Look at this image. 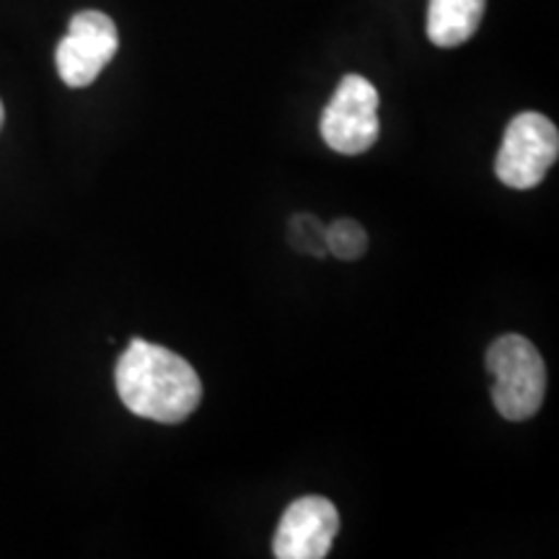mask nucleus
<instances>
[{
	"label": "nucleus",
	"instance_id": "5",
	"mask_svg": "<svg viewBox=\"0 0 559 559\" xmlns=\"http://www.w3.org/2000/svg\"><path fill=\"white\" fill-rule=\"evenodd\" d=\"M120 47L115 21L102 11H81L70 19L68 34L55 52L58 73L66 86L86 88L115 60Z\"/></svg>",
	"mask_w": 559,
	"mask_h": 559
},
{
	"label": "nucleus",
	"instance_id": "3",
	"mask_svg": "<svg viewBox=\"0 0 559 559\" xmlns=\"http://www.w3.org/2000/svg\"><path fill=\"white\" fill-rule=\"evenodd\" d=\"M557 124L539 111H521L510 120L502 135L495 174L510 190H534L557 164Z\"/></svg>",
	"mask_w": 559,
	"mask_h": 559
},
{
	"label": "nucleus",
	"instance_id": "1",
	"mask_svg": "<svg viewBox=\"0 0 559 559\" xmlns=\"http://www.w3.org/2000/svg\"><path fill=\"white\" fill-rule=\"evenodd\" d=\"M117 394L132 415L160 425L185 423L202 402L198 370L169 347L132 340L115 368Z\"/></svg>",
	"mask_w": 559,
	"mask_h": 559
},
{
	"label": "nucleus",
	"instance_id": "8",
	"mask_svg": "<svg viewBox=\"0 0 559 559\" xmlns=\"http://www.w3.org/2000/svg\"><path fill=\"white\" fill-rule=\"evenodd\" d=\"M368 249V234L358 221L337 218L326 226V251L337 260H360Z\"/></svg>",
	"mask_w": 559,
	"mask_h": 559
},
{
	"label": "nucleus",
	"instance_id": "10",
	"mask_svg": "<svg viewBox=\"0 0 559 559\" xmlns=\"http://www.w3.org/2000/svg\"><path fill=\"white\" fill-rule=\"evenodd\" d=\"M5 122V109H3V102H0V128H3Z\"/></svg>",
	"mask_w": 559,
	"mask_h": 559
},
{
	"label": "nucleus",
	"instance_id": "9",
	"mask_svg": "<svg viewBox=\"0 0 559 559\" xmlns=\"http://www.w3.org/2000/svg\"><path fill=\"white\" fill-rule=\"evenodd\" d=\"M288 239L293 243V249L304 251L309 257H326V226L313 215H293V221L288 223Z\"/></svg>",
	"mask_w": 559,
	"mask_h": 559
},
{
	"label": "nucleus",
	"instance_id": "4",
	"mask_svg": "<svg viewBox=\"0 0 559 559\" xmlns=\"http://www.w3.org/2000/svg\"><path fill=\"white\" fill-rule=\"evenodd\" d=\"M321 138L342 156H360L379 140V91L362 75H345L319 122Z\"/></svg>",
	"mask_w": 559,
	"mask_h": 559
},
{
	"label": "nucleus",
	"instance_id": "2",
	"mask_svg": "<svg viewBox=\"0 0 559 559\" xmlns=\"http://www.w3.org/2000/svg\"><path fill=\"white\" fill-rule=\"evenodd\" d=\"M495 407L510 423H523L542 409L547 394V366L534 342L521 334H502L487 349Z\"/></svg>",
	"mask_w": 559,
	"mask_h": 559
},
{
	"label": "nucleus",
	"instance_id": "7",
	"mask_svg": "<svg viewBox=\"0 0 559 559\" xmlns=\"http://www.w3.org/2000/svg\"><path fill=\"white\" fill-rule=\"evenodd\" d=\"M487 0H430L428 37L436 47H459L474 37L485 16Z\"/></svg>",
	"mask_w": 559,
	"mask_h": 559
},
{
	"label": "nucleus",
	"instance_id": "6",
	"mask_svg": "<svg viewBox=\"0 0 559 559\" xmlns=\"http://www.w3.org/2000/svg\"><path fill=\"white\" fill-rule=\"evenodd\" d=\"M340 534V513L332 500L309 495L290 502L272 539L277 559H324Z\"/></svg>",
	"mask_w": 559,
	"mask_h": 559
}]
</instances>
